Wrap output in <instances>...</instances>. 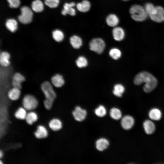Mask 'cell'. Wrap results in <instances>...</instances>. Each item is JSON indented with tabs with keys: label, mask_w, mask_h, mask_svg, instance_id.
<instances>
[{
	"label": "cell",
	"mask_w": 164,
	"mask_h": 164,
	"mask_svg": "<svg viewBox=\"0 0 164 164\" xmlns=\"http://www.w3.org/2000/svg\"><path fill=\"white\" fill-rule=\"evenodd\" d=\"M134 83L136 85H139L144 83L143 90L145 92L148 93L155 88L157 84V81L151 74L146 71H142L135 76L134 79Z\"/></svg>",
	"instance_id": "obj_1"
},
{
	"label": "cell",
	"mask_w": 164,
	"mask_h": 164,
	"mask_svg": "<svg viewBox=\"0 0 164 164\" xmlns=\"http://www.w3.org/2000/svg\"><path fill=\"white\" fill-rule=\"evenodd\" d=\"M129 12L132 18L137 22L143 21L148 16L144 7L139 5L135 4L132 5Z\"/></svg>",
	"instance_id": "obj_2"
},
{
	"label": "cell",
	"mask_w": 164,
	"mask_h": 164,
	"mask_svg": "<svg viewBox=\"0 0 164 164\" xmlns=\"http://www.w3.org/2000/svg\"><path fill=\"white\" fill-rule=\"evenodd\" d=\"M21 14L18 17L19 21L23 24H27L30 23L32 19L33 13L28 7L24 6L21 8Z\"/></svg>",
	"instance_id": "obj_3"
},
{
	"label": "cell",
	"mask_w": 164,
	"mask_h": 164,
	"mask_svg": "<svg viewBox=\"0 0 164 164\" xmlns=\"http://www.w3.org/2000/svg\"><path fill=\"white\" fill-rule=\"evenodd\" d=\"M41 88L46 97V99L53 101L56 97V94L50 82L46 81L43 83Z\"/></svg>",
	"instance_id": "obj_4"
},
{
	"label": "cell",
	"mask_w": 164,
	"mask_h": 164,
	"mask_svg": "<svg viewBox=\"0 0 164 164\" xmlns=\"http://www.w3.org/2000/svg\"><path fill=\"white\" fill-rule=\"evenodd\" d=\"M105 46V43L103 40L99 38L93 39L89 43L90 50L98 54H101L103 52Z\"/></svg>",
	"instance_id": "obj_5"
},
{
	"label": "cell",
	"mask_w": 164,
	"mask_h": 164,
	"mask_svg": "<svg viewBox=\"0 0 164 164\" xmlns=\"http://www.w3.org/2000/svg\"><path fill=\"white\" fill-rule=\"evenodd\" d=\"M38 102L33 96L30 95L25 96L22 100V104L24 108L28 110H31L35 109L37 106Z\"/></svg>",
	"instance_id": "obj_6"
},
{
	"label": "cell",
	"mask_w": 164,
	"mask_h": 164,
	"mask_svg": "<svg viewBox=\"0 0 164 164\" xmlns=\"http://www.w3.org/2000/svg\"><path fill=\"white\" fill-rule=\"evenodd\" d=\"M156 13L149 17L152 20L155 22H164V8L160 6H156Z\"/></svg>",
	"instance_id": "obj_7"
},
{
	"label": "cell",
	"mask_w": 164,
	"mask_h": 164,
	"mask_svg": "<svg viewBox=\"0 0 164 164\" xmlns=\"http://www.w3.org/2000/svg\"><path fill=\"white\" fill-rule=\"evenodd\" d=\"M121 126L124 129L128 130L133 127L135 120L130 115H125L121 119Z\"/></svg>",
	"instance_id": "obj_8"
},
{
	"label": "cell",
	"mask_w": 164,
	"mask_h": 164,
	"mask_svg": "<svg viewBox=\"0 0 164 164\" xmlns=\"http://www.w3.org/2000/svg\"><path fill=\"white\" fill-rule=\"evenodd\" d=\"M73 115L74 119L77 121H83L87 115V111L80 107H76L73 112Z\"/></svg>",
	"instance_id": "obj_9"
},
{
	"label": "cell",
	"mask_w": 164,
	"mask_h": 164,
	"mask_svg": "<svg viewBox=\"0 0 164 164\" xmlns=\"http://www.w3.org/2000/svg\"><path fill=\"white\" fill-rule=\"evenodd\" d=\"M75 5V4L74 2L65 3L61 12L62 14L64 15L68 14L71 16H74L76 15V10L74 8Z\"/></svg>",
	"instance_id": "obj_10"
},
{
	"label": "cell",
	"mask_w": 164,
	"mask_h": 164,
	"mask_svg": "<svg viewBox=\"0 0 164 164\" xmlns=\"http://www.w3.org/2000/svg\"><path fill=\"white\" fill-rule=\"evenodd\" d=\"M25 80V77L19 73L14 74L13 77L12 84L14 87L20 89L21 84Z\"/></svg>",
	"instance_id": "obj_11"
},
{
	"label": "cell",
	"mask_w": 164,
	"mask_h": 164,
	"mask_svg": "<svg viewBox=\"0 0 164 164\" xmlns=\"http://www.w3.org/2000/svg\"><path fill=\"white\" fill-rule=\"evenodd\" d=\"M114 39L116 41H121L125 37V33L123 29L120 27H115L112 30Z\"/></svg>",
	"instance_id": "obj_12"
},
{
	"label": "cell",
	"mask_w": 164,
	"mask_h": 164,
	"mask_svg": "<svg viewBox=\"0 0 164 164\" xmlns=\"http://www.w3.org/2000/svg\"><path fill=\"white\" fill-rule=\"evenodd\" d=\"M143 127L145 132L147 134H151L155 130V127L154 123L151 120H147L143 123Z\"/></svg>",
	"instance_id": "obj_13"
},
{
	"label": "cell",
	"mask_w": 164,
	"mask_h": 164,
	"mask_svg": "<svg viewBox=\"0 0 164 164\" xmlns=\"http://www.w3.org/2000/svg\"><path fill=\"white\" fill-rule=\"evenodd\" d=\"M77 9L82 12L88 11L90 9L91 4L87 0H84L81 2L78 3L76 5Z\"/></svg>",
	"instance_id": "obj_14"
},
{
	"label": "cell",
	"mask_w": 164,
	"mask_h": 164,
	"mask_svg": "<svg viewBox=\"0 0 164 164\" xmlns=\"http://www.w3.org/2000/svg\"><path fill=\"white\" fill-rule=\"evenodd\" d=\"M51 81L55 87H60L64 84V80L62 76L59 74H56L51 78Z\"/></svg>",
	"instance_id": "obj_15"
},
{
	"label": "cell",
	"mask_w": 164,
	"mask_h": 164,
	"mask_svg": "<svg viewBox=\"0 0 164 164\" xmlns=\"http://www.w3.org/2000/svg\"><path fill=\"white\" fill-rule=\"evenodd\" d=\"M108 141L104 138H101L96 142V147L99 151H102L106 149L109 145Z\"/></svg>",
	"instance_id": "obj_16"
},
{
	"label": "cell",
	"mask_w": 164,
	"mask_h": 164,
	"mask_svg": "<svg viewBox=\"0 0 164 164\" xmlns=\"http://www.w3.org/2000/svg\"><path fill=\"white\" fill-rule=\"evenodd\" d=\"M149 116L152 120L159 121L160 119L162 117V113L159 109L153 108L151 109L149 112Z\"/></svg>",
	"instance_id": "obj_17"
},
{
	"label": "cell",
	"mask_w": 164,
	"mask_h": 164,
	"mask_svg": "<svg viewBox=\"0 0 164 164\" xmlns=\"http://www.w3.org/2000/svg\"><path fill=\"white\" fill-rule=\"evenodd\" d=\"M10 55L7 52H2L0 55V63L1 65L3 67L8 66L10 63L9 59Z\"/></svg>",
	"instance_id": "obj_18"
},
{
	"label": "cell",
	"mask_w": 164,
	"mask_h": 164,
	"mask_svg": "<svg viewBox=\"0 0 164 164\" xmlns=\"http://www.w3.org/2000/svg\"><path fill=\"white\" fill-rule=\"evenodd\" d=\"M107 24L111 27H115L118 24L119 20L118 17L114 14L108 15L106 18Z\"/></svg>",
	"instance_id": "obj_19"
},
{
	"label": "cell",
	"mask_w": 164,
	"mask_h": 164,
	"mask_svg": "<svg viewBox=\"0 0 164 164\" xmlns=\"http://www.w3.org/2000/svg\"><path fill=\"white\" fill-rule=\"evenodd\" d=\"M36 137L38 138H42L46 137L48 135V132L46 128L42 125H39L35 132Z\"/></svg>",
	"instance_id": "obj_20"
},
{
	"label": "cell",
	"mask_w": 164,
	"mask_h": 164,
	"mask_svg": "<svg viewBox=\"0 0 164 164\" xmlns=\"http://www.w3.org/2000/svg\"><path fill=\"white\" fill-rule=\"evenodd\" d=\"M70 44L75 49H79L82 45V39L80 37L77 36H72L70 38Z\"/></svg>",
	"instance_id": "obj_21"
},
{
	"label": "cell",
	"mask_w": 164,
	"mask_h": 164,
	"mask_svg": "<svg viewBox=\"0 0 164 164\" xmlns=\"http://www.w3.org/2000/svg\"><path fill=\"white\" fill-rule=\"evenodd\" d=\"M49 126L53 130L58 131L62 127V123L60 120L58 119H53L49 123Z\"/></svg>",
	"instance_id": "obj_22"
},
{
	"label": "cell",
	"mask_w": 164,
	"mask_h": 164,
	"mask_svg": "<svg viewBox=\"0 0 164 164\" xmlns=\"http://www.w3.org/2000/svg\"><path fill=\"white\" fill-rule=\"evenodd\" d=\"M32 10L36 12H41L44 9V5L40 0H35L32 2L31 5Z\"/></svg>",
	"instance_id": "obj_23"
},
{
	"label": "cell",
	"mask_w": 164,
	"mask_h": 164,
	"mask_svg": "<svg viewBox=\"0 0 164 164\" xmlns=\"http://www.w3.org/2000/svg\"><path fill=\"white\" fill-rule=\"evenodd\" d=\"M5 26L9 31L12 32H14L17 29V23L14 19H9L6 21Z\"/></svg>",
	"instance_id": "obj_24"
},
{
	"label": "cell",
	"mask_w": 164,
	"mask_h": 164,
	"mask_svg": "<svg viewBox=\"0 0 164 164\" xmlns=\"http://www.w3.org/2000/svg\"><path fill=\"white\" fill-rule=\"evenodd\" d=\"M21 94L20 89L14 87L9 92V98L12 100H16L19 99Z\"/></svg>",
	"instance_id": "obj_25"
},
{
	"label": "cell",
	"mask_w": 164,
	"mask_h": 164,
	"mask_svg": "<svg viewBox=\"0 0 164 164\" xmlns=\"http://www.w3.org/2000/svg\"><path fill=\"white\" fill-rule=\"evenodd\" d=\"M145 10L148 16L154 14L156 11V6L152 3L148 2L144 6Z\"/></svg>",
	"instance_id": "obj_26"
},
{
	"label": "cell",
	"mask_w": 164,
	"mask_h": 164,
	"mask_svg": "<svg viewBox=\"0 0 164 164\" xmlns=\"http://www.w3.org/2000/svg\"><path fill=\"white\" fill-rule=\"evenodd\" d=\"M125 91V88L124 86L120 84L115 85L114 87L113 91L114 95L118 97H121Z\"/></svg>",
	"instance_id": "obj_27"
},
{
	"label": "cell",
	"mask_w": 164,
	"mask_h": 164,
	"mask_svg": "<svg viewBox=\"0 0 164 164\" xmlns=\"http://www.w3.org/2000/svg\"><path fill=\"white\" fill-rule=\"evenodd\" d=\"M110 114L111 118L116 120L120 119L122 116V113L119 109L113 108L110 111Z\"/></svg>",
	"instance_id": "obj_28"
},
{
	"label": "cell",
	"mask_w": 164,
	"mask_h": 164,
	"mask_svg": "<svg viewBox=\"0 0 164 164\" xmlns=\"http://www.w3.org/2000/svg\"><path fill=\"white\" fill-rule=\"evenodd\" d=\"M37 114L34 112H31L27 114L25 119L29 124L32 125L37 119Z\"/></svg>",
	"instance_id": "obj_29"
},
{
	"label": "cell",
	"mask_w": 164,
	"mask_h": 164,
	"mask_svg": "<svg viewBox=\"0 0 164 164\" xmlns=\"http://www.w3.org/2000/svg\"><path fill=\"white\" fill-rule=\"evenodd\" d=\"M53 39L57 42H60L63 39L64 36L62 31L58 29L54 30L52 32Z\"/></svg>",
	"instance_id": "obj_30"
},
{
	"label": "cell",
	"mask_w": 164,
	"mask_h": 164,
	"mask_svg": "<svg viewBox=\"0 0 164 164\" xmlns=\"http://www.w3.org/2000/svg\"><path fill=\"white\" fill-rule=\"evenodd\" d=\"M27 113L26 109L24 108H19L15 113V117L19 119H25Z\"/></svg>",
	"instance_id": "obj_31"
},
{
	"label": "cell",
	"mask_w": 164,
	"mask_h": 164,
	"mask_svg": "<svg viewBox=\"0 0 164 164\" xmlns=\"http://www.w3.org/2000/svg\"><path fill=\"white\" fill-rule=\"evenodd\" d=\"M121 52L119 50L116 48L111 49L109 51V55L113 59L117 60L121 56Z\"/></svg>",
	"instance_id": "obj_32"
},
{
	"label": "cell",
	"mask_w": 164,
	"mask_h": 164,
	"mask_svg": "<svg viewBox=\"0 0 164 164\" xmlns=\"http://www.w3.org/2000/svg\"><path fill=\"white\" fill-rule=\"evenodd\" d=\"M76 64L79 68L85 67L88 64L87 59L83 56H80L76 60Z\"/></svg>",
	"instance_id": "obj_33"
},
{
	"label": "cell",
	"mask_w": 164,
	"mask_h": 164,
	"mask_svg": "<svg viewBox=\"0 0 164 164\" xmlns=\"http://www.w3.org/2000/svg\"><path fill=\"white\" fill-rule=\"evenodd\" d=\"M95 113L98 116L102 117L104 116L106 114L105 108L102 105H100L95 110Z\"/></svg>",
	"instance_id": "obj_34"
},
{
	"label": "cell",
	"mask_w": 164,
	"mask_h": 164,
	"mask_svg": "<svg viewBox=\"0 0 164 164\" xmlns=\"http://www.w3.org/2000/svg\"><path fill=\"white\" fill-rule=\"evenodd\" d=\"M45 4L50 8H55L58 6L59 0H45Z\"/></svg>",
	"instance_id": "obj_35"
},
{
	"label": "cell",
	"mask_w": 164,
	"mask_h": 164,
	"mask_svg": "<svg viewBox=\"0 0 164 164\" xmlns=\"http://www.w3.org/2000/svg\"><path fill=\"white\" fill-rule=\"evenodd\" d=\"M9 6L11 8H17L20 4L19 0H7Z\"/></svg>",
	"instance_id": "obj_36"
},
{
	"label": "cell",
	"mask_w": 164,
	"mask_h": 164,
	"mask_svg": "<svg viewBox=\"0 0 164 164\" xmlns=\"http://www.w3.org/2000/svg\"><path fill=\"white\" fill-rule=\"evenodd\" d=\"M53 102V101L46 99L44 101L45 108L47 109H50L52 106Z\"/></svg>",
	"instance_id": "obj_37"
},
{
	"label": "cell",
	"mask_w": 164,
	"mask_h": 164,
	"mask_svg": "<svg viewBox=\"0 0 164 164\" xmlns=\"http://www.w3.org/2000/svg\"><path fill=\"white\" fill-rule=\"evenodd\" d=\"M2 156H3L2 152L1 151L0 152V158H1V157Z\"/></svg>",
	"instance_id": "obj_38"
},
{
	"label": "cell",
	"mask_w": 164,
	"mask_h": 164,
	"mask_svg": "<svg viewBox=\"0 0 164 164\" xmlns=\"http://www.w3.org/2000/svg\"><path fill=\"white\" fill-rule=\"evenodd\" d=\"M122 0L125 1H128V0Z\"/></svg>",
	"instance_id": "obj_39"
}]
</instances>
